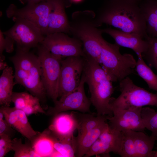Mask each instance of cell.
Instances as JSON below:
<instances>
[{"mask_svg": "<svg viewBox=\"0 0 157 157\" xmlns=\"http://www.w3.org/2000/svg\"><path fill=\"white\" fill-rule=\"evenodd\" d=\"M95 13L98 27L106 24L123 32L138 34L144 39L148 36L139 2L135 0H106Z\"/></svg>", "mask_w": 157, "mask_h": 157, "instance_id": "6da1fadb", "label": "cell"}, {"mask_svg": "<svg viewBox=\"0 0 157 157\" xmlns=\"http://www.w3.org/2000/svg\"><path fill=\"white\" fill-rule=\"evenodd\" d=\"M84 57L83 74L89 87L91 103L97 115L112 116L110 103L114 91L112 82L98 62L91 58Z\"/></svg>", "mask_w": 157, "mask_h": 157, "instance_id": "7a4b0ae2", "label": "cell"}, {"mask_svg": "<svg viewBox=\"0 0 157 157\" xmlns=\"http://www.w3.org/2000/svg\"><path fill=\"white\" fill-rule=\"evenodd\" d=\"M95 17V13L91 10L74 12L69 22L70 34L82 42L85 56L91 58L100 64L103 33L98 28Z\"/></svg>", "mask_w": 157, "mask_h": 157, "instance_id": "3957f363", "label": "cell"}, {"mask_svg": "<svg viewBox=\"0 0 157 157\" xmlns=\"http://www.w3.org/2000/svg\"><path fill=\"white\" fill-rule=\"evenodd\" d=\"M120 47L101 40L100 64L112 82H119L135 71L137 61L131 54H122Z\"/></svg>", "mask_w": 157, "mask_h": 157, "instance_id": "277c9868", "label": "cell"}, {"mask_svg": "<svg viewBox=\"0 0 157 157\" xmlns=\"http://www.w3.org/2000/svg\"><path fill=\"white\" fill-rule=\"evenodd\" d=\"M119 87L120 94L116 98L112 97L110 102L112 113L133 107L147 106L157 107V93H153L138 86L129 76L119 82Z\"/></svg>", "mask_w": 157, "mask_h": 157, "instance_id": "5b68a950", "label": "cell"}, {"mask_svg": "<svg viewBox=\"0 0 157 157\" xmlns=\"http://www.w3.org/2000/svg\"><path fill=\"white\" fill-rule=\"evenodd\" d=\"M36 48L40 63L41 80L47 96L54 102L59 97L58 83L63 58L53 54L41 44Z\"/></svg>", "mask_w": 157, "mask_h": 157, "instance_id": "8992f818", "label": "cell"}, {"mask_svg": "<svg viewBox=\"0 0 157 157\" xmlns=\"http://www.w3.org/2000/svg\"><path fill=\"white\" fill-rule=\"evenodd\" d=\"M12 19L14 24L8 30L3 32L4 35L13 40L16 45V50L29 51L42 43L45 36L35 24L22 18Z\"/></svg>", "mask_w": 157, "mask_h": 157, "instance_id": "52a82bcc", "label": "cell"}, {"mask_svg": "<svg viewBox=\"0 0 157 157\" xmlns=\"http://www.w3.org/2000/svg\"><path fill=\"white\" fill-rule=\"evenodd\" d=\"M51 4V0L28 3L21 8H18L14 4H11L7 9L6 14L9 18H22L33 22L45 36L47 35L48 16Z\"/></svg>", "mask_w": 157, "mask_h": 157, "instance_id": "ba28073f", "label": "cell"}, {"mask_svg": "<svg viewBox=\"0 0 157 157\" xmlns=\"http://www.w3.org/2000/svg\"><path fill=\"white\" fill-rule=\"evenodd\" d=\"M82 56L66 57L61 61L58 87V97H61L76 88L80 84L85 63Z\"/></svg>", "mask_w": 157, "mask_h": 157, "instance_id": "9c48e42d", "label": "cell"}, {"mask_svg": "<svg viewBox=\"0 0 157 157\" xmlns=\"http://www.w3.org/2000/svg\"><path fill=\"white\" fill-rule=\"evenodd\" d=\"M85 83L82 74L80 84L76 88L54 102L53 107H50L46 112L48 115L55 116L62 112L76 110L83 113H90L91 102L86 96L84 88Z\"/></svg>", "mask_w": 157, "mask_h": 157, "instance_id": "30bf717a", "label": "cell"}, {"mask_svg": "<svg viewBox=\"0 0 157 157\" xmlns=\"http://www.w3.org/2000/svg\"><path fill=\"white\" fill-rule=\"evenodd\" d=\"M41 44L53 54L62 58L85 56L82 42L65 33L58 32L47 35Z\"/></svg>", "mask_w": 157, "mask_h": 157, "instance_id": "8fae6325", "label": "cell"}, {"mask_svg": "<svg viewBox=\"0 0 157 157\" xmlns=\"http://www.w3.org/2000/svg\"><path fill=\"white\" fill-rule=\"evenodd\" d=\"M142 108L133 107L113 112L112 116H107L109 126L121 132L143 131L145 128L141 116Z\"/></svg>", "mask_w": 157, "mask_h": 157, "instance_id": "7c38bea8", "label": "cell"}, {"mask_svg": "<svg viewBox=\"0 0 157 157\" xmlns=\"http://www.w3.org/2000/svg\"><path fill=\"white\" fill-rule=\"evenodd\" d=\"M122 138V132L113 129L108 125L84 157L99 155L109 156L110 152L118 154L121 147Z\"/></svg>", "mask_w": 157, "mask_h": 157, "instance_id": "4fadbf2b", "label": "cell"}, {"mask_svg": "<svg viewBox=\"0 0 157 157\" xmlns=\"http://www.w3.org/2000/svg\"><path fill=\"white\" fill-rule=\"evenodd\" d=\"M51 1L48 16L47 35L58 32L70 34V22L65 8L70 6L72 3L69 0Z\"/></svg>", "mask_w": 157, "mask_h": 157, "instance_id": "5bb4252c", "label": "cell"}, {"mask_svg": "<svg viewBox=\"0 0 157 157\" xmlns=\"http://www.w3.org/2000/svg\"><path fill=\"white\" fill-rule=\"evenodd\" d=\"M0 110L10 125L30 141L40 132L34 130L28 122L27 115L23 111L16 108L1 106Z\"/></svg>", "mask_w": 157, "mask_h": 157, "instance_id": "9a60e30c", "label": "cell"}, {"mask_svg": "<svg viewBox=\"0 0 157 157\" xmlns=\"http://www.w3.org/2000/svg\"><path fill=\"white\" fill-rule=\"evenodd\" d=\"M101 30L103 33L107 34L112 37L116 44L120 47L132 49L138 56H142L147 49V41L138 34L124 32L111 28Z\"/></svg>", "mask_w": 157, "mask_h": 157, "instance_id": "2e32d148", "label": "cell"}, {"mask_svg": "<svg viewBox=\"0 0 157 157\" xmlns=\"http://www.w3.org/2000/svg\"><path fill=\"white\" fill-rule=\"evenodd\" d=\"M54 116L48 128L52 133L60 140L74 138L73 133L77 128L78 121L74 114L60 113Z\"/></svg>", "mask_w": 157, "mask_h": 157, "instance_id": "e0dca14e", "label": "cell"}, {"mask_svg": "<svg viewBox=\"0 0 157 157\" xmlns=\"http://www.w3.org/2000/svg\"><path fill=\"white\" fill-rule=\"evenodd\" d=\"M14 67L15 85L19 84L23 86L30 94L39 99L42 106L44 104L46 107L47 105L45 104L47 95L41 79L28 75L17 67Z\"/></svg>", "mask_w": 157, "mask_h": 157, "instance_id": "ac0fdd59", "label": "cell"}, {"mask_svg": "<svg viewBox=\"0 0 157 157\" xmlns=\"http://www.w3.org/2000/svg\"><path fill=\"white\" fill-rule=\"evenodd\" d=\"M9 59L14 67L21 69L35 78L41 79L40 63L38 55L29 51L16 50L15 55Z\"/></svg>", "mask_w": 157, "mask_h": 157, "instance_id": "d6986e66", "label": "cell"}, {"mask_svg": "<svg viewBox=\"0 0 157 157\" xmlns=\"http://www.w3.org/2000/svg\"><path fill=\"white\" fill-rule=\"evenodd\" d=\"M12 102L15 107L23 111L27 116L38 113L46 114V112L41 106L39 99L26 92H13Z\"/></svg>", "mask_w": 157, "mask_h": 157, "instance_id": "ffe728a7", "label": "cell"}, {"mask_svg": "<svg viewBox=\"0 0 157 157\" xmlns=\"http://www.w3.org/2000/svg\"><path fill=\"white\" fill-rule=\"evenodd\" d=\"M56 137L48 128L40 133L31 142L32 147L40 157L60 156L55 149Z\"/></svg>", "mask_w": 157, "mask_h": 157, "instance_id": "44dd1931", "label": "cell"}, {"mask_svg": "<svg viewBox=\"0 0 157 157\" xmlns=\"http://www.w3.org/2000/svg\"><path fill=\"white\" fill-rule=\"evenodd\" d=\"M132 144L136 157H153L155 139L142 131L131 130Z\"/></svg>", "mask_w": 157, "mask_h": 157, "instance_id": "7402d4cb", "label": "cell"}, {"mask_svg": "<svg viewBox=\"0 0 157 157\" xmlns=\"http://www.w3.org/2000/svg\"><path fill=\"white\" fill-rule=\"evenodd\" d=\"M108 126V124L107 122H105L76 137L77 147L76 156L78 157L84 156Z\"/></svg>", "mask_w": 157, "mask_h": 157, "instance_id": "603a6c76", "label": "cell"}, {"mask_svg": "<svg viewBox=\"0 0 157 157\" xmlns=\"http://www.w3.org/2000/svg\"><path fill=\"white\" fill-rule=\"evenodd\" d=\"M139 6L146 20L147 35L157 37V0H143Z\"/></svg>", "mask_w": 157, "mask_h": 157, "instance_id": "cb8c5ba5", "label": "cell"}, {"mask_svg": "<svg viewBox=\"0 0 157 157\" xmlns=\"http://www.w3.org/2000/svg\"><path fill=\"white\" fill-rule=\"evenodd\" d=\"M13 70L8 65L3 70L0 77V105L10 106L12 102L13 89L15 85Z\"/></svg>", "mask_w": 157, "mask_h": 157, "instance_id": "d4e9b609", "label": "cell"}, {"mask_svg": "<svg viewBox=\"0 0 157 157\" xmlns=\"http://www.w3.org/2000/svg\"><path fill=\"white\" fill-rule=\"evenodd\" d=\"M138 57L135 71L146 82L149 88L157 92V74L146 64L142 56Z\"/></svg>", "mask_w": 157, "mask_h": 157, "instance_id": "484cf974", "label": "cell"}, {"mask_svg": "<svg viewBox=\"0 0 157 157\" xmlns=\"http://www.w3.org/2000/svg\"><path fill=\"white\" fill-rule=\"evenodd\" d=\"M107 116L99 115L94 116L92 115H86L83 116L78 120L77 129L78 131L77 136L90 131L98 127L102 124L106 122Z\"/></svg>", "mask_w": 157, "mask_h": 157, "instance_id": "4316f807", "label": "cell"}, {"mask_svg": "<svg viewBox=\"0 0 157 157\" xmlns=\"http://www.w3.org/2000/svg\"><path fill=\"white\" fill-rule=\"evenodd\" d=\"M141 116L145 128L150 131V135L157 140V111L149 107H143Z\"/></svg>", "mask_w": 157, "mask_h": 157, "instance_id": "83f0119b", "label": "cell"}, {"mask_svg": "<svg viewBox=\"0 0 157 157\" xmlns=\"http://www.w3.org/2000/svg\"><path fill=\"white\" fill-rule=\"evenodd\" d=\"M12 143L14 157H40L32 148L31 144L23 143L21 138H14L12 139Z\"/></svg>", "mask_w": 157, "mask_h": 157, "instance_id": "f1b7e54d", "label": "cell"}, {"mask_svg": "<svg viewBox=\"0 0 157 157\" xmlns=\"http://www.w3.org/2000/svg\"><path fill=\"white\" fill-rule=\"evenodd\" d=\"M145 39L148 42V47L147 51L142 56L150 66L155 69L157 73V37L148 36Z\"/></svg>", "mask_w": 157, "mask_h": 157, "instance_id": "f546056e", "label": "cell"}, {"mask_svg": "<svg viewBox=\"0 0 157 157\" xmlns=\"http://www.w3.org/2000/svg\"><path fill=\"white\" fill-rule=\"evenodd\" d=\"M0 31V61H3L5 58L3 51L5 50L7 53L12 52L14 50L15 43L11 38L4 35L1 29Z\"/></svg>", "mask_w": 157, "mask_h": 157, "instance_id": "4dcf8cb0", "label": "cell"}, {"mask_svg": "<svg viewBox=\"0 0 157 157\" xmlns=\"http://www.w3.org/2000/svg\"><path fill=\"white\" fill-rule=\"evenodd\" d=\"M12 137L3 134L0 135V157H3L12 149Z\"/></svg>", "mask_w": 157, "mask_h": 157, "instance_id": "1f68e13d", "label": "cell"}, {"mask_svg": "<svg viewBox=\"0 0 157 157\" xmlns=\"http://www.w3.org/2000/svg\"><path fill=\"white\" fill-rule=\"evenodd\" d=\"M15 130L5 119L0 120V135L6 134L12 138L15 133Z\"/></svg>", "mask_w": 157, "mask_h": 157, "instance_id": "d6a6232c", "label": "cell"}, {"mask_svg": "<svg viewBox=\"0 0 157 157\" xmlns=\"http://www.w3.org/2000/svg\"><path fill=\"white\" fill-rule=\"evenodd\" d=\"M22 4L28 3H39L43 0H19Z\"/></svg>", "mask_w": 157, "mask_h": 157, "instance_id": "836d02e7", "label": "cell"}, {"mask_svg": "<svg viewBox=\"0 0 157 157\" xmlns=\"http://www.w3.org/2000/svg\"><path fill=\"white\" fill-rule=\"evenodd\" d=\"M8 65L6 62L3 61H0V70H3Z\"/></svg>", "mask_w": 157, "mask_h": 157, "instance_id": "e575fe53", "label": "cell"}, {"mask_svg": "<svg viewBox=\"0 0 157 157\" xmlns=\"http://www.w3.org/2000/svg\"><path fill=\"white\" fill-rule=\"evenodd\" d=\"M71 3L77 4L80 3L82 2L84 0H69Z\"/></svg>", "mask_w": 157, "mask_h": 157, "instance_id": "d590c367", "label": "cell"}, {"mask_svg": "<svg viewBox=\"0 0 157 157\" xmlns=\"http://www.w3.org/2000/svg\"><path fill=\"white\" fill-rule=\"evenodd\" d=\"M4 119V115L3 112L0 110V120H2Z\"/></svg>", "mask_w": 157, "mask_h": 157, "instance_id": "8d00e7d4", "label": "cell"}, {"mask_svg": "<svg viewBox=\"0 0 157 157\" xmlns=\"http://www.w3.org/2000/svg\"><path fill=\"white\" fill-rule=\"evenodd\" d=\"M153 157H157V150L156 151H153Z\"/></svg>", "mask_w": 157, "mask_h": 157, "instance_id": "74e56055", "label": "cell"}, {"mask_svg": "<svg viewBox=\"0 0 157 157\" xmlns=\"http://www.w3.org/2000/svg\"><path fill=\"white\" fill-rule=\"evenodd\" d=\"M135 1H137V2H140V1H141L143 0H135Z\"/></svg>", "mask_w": 157, "mask_h": 157, "instance_id": "f35d334b", "label": "cell"}]
</instances>
